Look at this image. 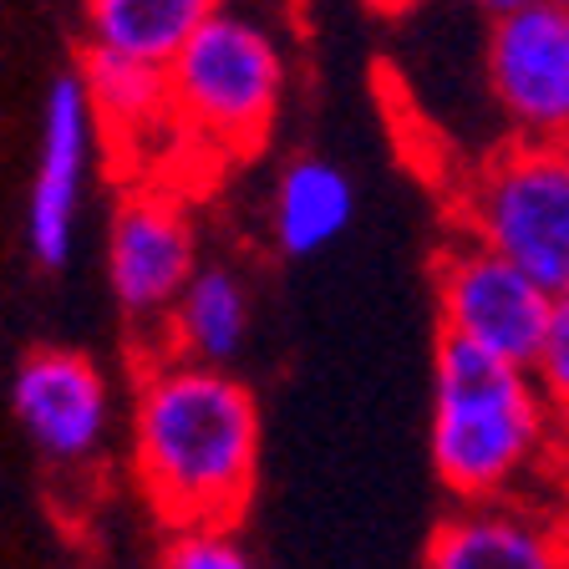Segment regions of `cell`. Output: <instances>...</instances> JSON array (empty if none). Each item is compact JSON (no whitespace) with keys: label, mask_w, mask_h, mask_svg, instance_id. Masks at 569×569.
Listing matches in <instances>:
<instances>
[{"label":"cell","mask_w":569,"mask_h":569,"mask_svg":"<svg viewBox=\"0 0 569 569\" xmlns=\"http://www.w3.org/2000/svg\"><path fill=\"white\" fill-rule=\"evenodd\" d=\"M138 493L168 529H234L260 473V407L229 367L158 351L138 367L128 407Z\"/></svg>","instance_id":"obj_1"},{"label":"cell","mask_w":569,"mask_h":569,"mask_svg":"<svg viewBox=\"0 0 569 569\" xmlns=\"http://www.w3.org/2000/svg\"><path fill=\"white\" fill-rule=\"evenodd\" d=\"M559 422L529 367H509L458 341H438L427 448L458 503L519 498L539 473Z\"/></svg>","instance_id":"obj_2"},{"label":"cell","mask_w":569,"mask_h":569,"mask_svg":"<svg viewBox=\"0 0 569 569\" xmlns=\"http://www.w3.org/2000/svg\"><path fill=\"white\" fill-rule=\"evenodd\" d=\"M168 87L183 138L209 142L219 153H249L264 142L284 102L280 36L254 11L224 0L168 61Z\"/></svg>","instance_id":"obj_3"},{"label":"cell","mask_w":569,"mask_h":569,"mask_svg":"<svg viewBox=\"0 0 569 569\" xmlns=\"http://www.w3.org/2000/svg\"><path fill=\"white\" fill-rule=\"evenodd\" d=\"M452 219L555 300L569 296V142H509L462 178Z\"/></svg>","instance_id":"obj_4"},{"label":"cell","mask_w":569,"mask_h":569,"mask_svg":"<svg viewBox=\"0 0 569 569\" xmlns=\"http://www.w3.org/2000/svg\"><path fill=\"white\" fill-rule=\"evenodd\" d=\"M11 412L31 452L51 478L82 483L107 458L112 438V381L87 351L71 346H36L21 356L11 377Z\"/></svg>","instance_id":"obj_5"},{"label":"cell","mask_w":569,"mask_h":569,"mask_svg":"<svg viewBox=\"0 0 569 569\" xmlns=\"http://www.w3.org/2000/svg\"><path fill=\"white\" fill-rule=\"evenodd\" d=\"M555 316V296L533 284L513 260L493 254L488 244L462 234L458 244L442 249L438 260V320L442 341L473 346V351L509 361V367H533L539 341Z\"/></svg>","instance_id":"obj_6"},{"label":"cell","mask_w":569,"mask_h":569,"mask_svg":"<svg viewBox=\"0 0 569 569\" xmlns=\"http://www.w3.org/2000/svg\"><path fill=\"white\" fill-rule=\"evenodd\" d=\"M199 274L193 213L158 183L128 189L107 224V290L132 326L168 320L178 296Z\"/></svg>","instance_id":"obj_7"},{"label":"cell","mask_w":569,"mask_h":569,"mask_svg":"<svg viewBox=\"0 0 569 569\" xmlns=\"http://www.w3.org/2000/svg\"><path fill=\"white\" fill-rule=\"evenodd\" d=\"M483 77L513 142H569V6L533 0L493 21Z\"/></svg>","instance_id":"obj_8"},{"label":"cell","mask_w":569,"mask_h":569,"mask_svg":"<svg viewBox=\"0 0 569 569\" xmlns=\"http://www.w3.org/2000/svg\"><path fill=\"white\" fill-rule=\"evenodd\" d=\"M97 112L82 71H61L41 102V138H36V173L26 193V249L41 270H61L77 244L87 168H92Z\"/></svg>","instance_id":"obj_9"},{"label":"cell","mask_w":569,"mask_h":569,"mask_svg":"<svg viewBox=\"0 0 569 569\" xmlns=\"http://www.w3.org/2000/svg\"><path fill=\"white\" fill-rule=\"evenodd\" d=\"M422 569H565L559 519L523 498L458 503L427 539Z\"/></svg>","instance_id":"obj_10"},{"label":"cell","mask_w":569,"mask_h":569,"mask_svg":"<svg viewBox=\"0 0 569 569\" xmlns=\"http://www.w3.org/2000/svg\"><path fill=\"white\" fill-rule=\"evenodd\" d=\"M82 82L92 97L97 132L118 142L122 153H138V142L178 138V112H173V87H168V67L138 57H112V51L87 47L82 57Z\"/></svg>","instance_id":"obj_11"},{"label":"cell","mask_w":569,"mask_h":569,"mask_svg":"<svg viewBox=\"0 0 569 569\" xmlns=\"http://www.w3.org/2000/svg\"><path fill=\"white\" fill-rule=\"evenodd\" d=\"M356 219V183L341 163L320 153H300L284 163L270 193V239L290 260H310L351 229Z\"/></svg>","instance_id":"obj_12"},{"label":"cell","mask_w":569,"mask_h":569,"mask_svg":"<svg viewBox=\"0 0 569 569\" xmlns=\"http://www.w3.org/2000/svg\"><path fill=\"white\" fill-rule=\"evenodd\" d=\"M249 320H254V306H249L244 274L234 264H199V274L163 320V351L203 361V367H229L249 341Z\"/></svg>","instance_id":"obj_13"},{"label":"cell","mask_w":569,"mask_h":569,"mask_svg":"<svg viewBox=\"0 0 569 569\" xmlns=\"http://www.w3.org/2000/svg\"><path fill=\"white\" fill-rule=\"evenodd\" d=\"M224 0H87V36L97 51L168 67Z\"/></svg>","instance_id":"obj_14"},{"label":"cell","mask_w":569,"mask_h":569,"mask_svg":"<svg viewBox=\"0 0 569 569\" xmlns=\"http://www.w3.org/2000/svg\"><path fill=\"white\" fill-rule=\"evenodd\" d=\"M163 569H260L234 529H173L163 545Z\"/></svg>","instance_id":"obj_15"},{"label":"cell","mask_w":569,"mask_h":569,"mask_svg":"<svg viewBox=\"0 0 569 569\" xmlns=\"http://www.w3.org/2000/svg\"><path fill=\"white\" fill-rule=\"evenodd\" d=\"M533 381L545 391L549 412H555L559 427H569V296L555 300V316H549V331L539 341V356H533Z\"/></svg>","instance_id":"obj_16"},{"label":"cell","mask_w":569,"mask_h":569,"mask_svg":"<svg viewBox=\"0 0 569 569\" xmlns=\"http://www.w3.org/2000/svg\"><path fill=\"white\" fill-rule=\"evenodd\" d=\"M473 11H483L488 21H503V16H519V11H529L533 0H468Z\"/></svg>","instance_id":"obj_17"},{"label":"cell","mask_w":569,"mask_h":569,"mask_svg":"<svg viewBox=\"0 0 569 569\" xmlns=\"http://www.w3.org/2000/svg\"><path fill=\"white\" fill-rule=\"evenodd\" d=\"M367 6H377V11H407L412 0H367Z\"/></svg>","instance_id":"obj_18"},{"label":"cell","mask_w":569,"mask_h":569,"mask_svg":"<svg viewBox=\"0 0 569 569\" xmlns=\"http://www.w3.org/2000/svg\"><path fill=\"white\" fill-rule=\"evenodd\" d=\"M559 539H565V569H569V509L559 513Z\"/></svg>","instance_id":"obj_19"},{"label":"cell","mask_w":569,"mask_h":569,"mask_svg":"<svg viewBox=\"0 0 569 569\" xmlns=\"http://www.w3.org/2000/svg\"><path fill=\"white\" fill-rule=\"evenodd\" d=\"M559 6H569V0H559Z\"/></svg>","instance_id":"obj_20"}]
</instances>
